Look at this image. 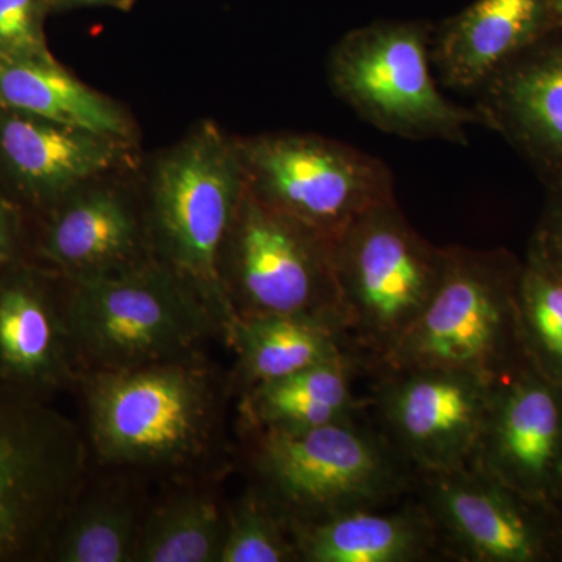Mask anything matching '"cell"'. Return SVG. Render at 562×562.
Masks as SVG:
<instances>
[{
  "mask_svg": "<svg viewBox=\"0 0 562 562\" xmlns=\"http://www.w3.org/2000/svg\"><path fill=\"white\" fill-rule=\"evenodd\" d=\"M446 258L397 201L361 214L331 243L339 316L362 360L376 368L401 341L435 294Z\"/></svg>",
  "mask_w": 562,
  "mask_h": 562,
  "instance_id": "obj_4",
  "label": "cell"
},
{
  "mask_svg": "<svg viewBox=\"0 0 562 562\" xmlns=\"http://www.w3.org/2000/svg\"><path fill=\"white\" fill-rule=\"evenodd\" d=\"M140 525L124 498L79 502L63 520L47 560L57 562L135 561Z\"/></svg>",
  "mask_w": 562,
  "mask_h": 562,
  "instance_id": "obj_25",
  "label": "cell"
},
{
  "mask_svg": "<svg viewBox=\"0 0 562 562\" xmlns=\"http://www.w3.org/2000/svg\"><path fill=\"white\" fill-rule=\"evenodd\" d=\"M550 3H552L554 18L562 21V0H550Z\"/></svg>",
  "mask_w": 562,
  "mask_h": 562,
  "instance_id": "obj_30",
  "label": "cell"
},
{
  "mask_svg": "<svg viewBox=\"0 0 562 562\" xmlns=\"http://www.w3.org/2000/svg\"><path fill=\"white\" fill-rule=\"evenodd\" d=\"M306 562H419L439 549L438 535L420 505L384 512L361 508L292 527Z\"/></svg>",
  "mask_w": 562,
  "mask_h": 562,
  "instance_id": "obj_18",
  "label": "cell"
},
{
  "mask_svg": "<svg viewBox=\"0 0 562 562\" xmlns=\"http://www.w3.org/2000/svg\"><path fill=\"white\" fill-rule=\"evenodd\" d=\"M472 464L554 506L562 497V386L525 360L498 376Z\"/></svg>",
  "mask_w": 562,
  "mask_h": 562,
  "instance_id": "obj_13",
  "label": "cell"
},
{
  "mask_svg": "<svg viewBox=\"0 0 562 562\" xmlns=\"http://www.w3.org/2000/svg\"><path fill=\"white\" fill-rule=\"evenodd\" d=\"M0 105L109 138L122 139L128 133V122L113 102L54 60L7 58L0 65Z\"/></svg>",
  "mask_w": 562,
  "mask_h": 562,
  "instance_id": "obj_22",
  "label": "cell"
},
{
  "mask_svg": "<svg viewBox=\"0 0 562 562\" xmlns=\"http://www.w3.org/2000/svg\"><path fill=\"white\" fill-rule=\"evenodd\" d=\"M238 144L247 190L335 241L369 210L395 201L386 162L316 135H262Z\"/></svg>",
  "mask_w": 562,
  "mask_h": 562,
  "instance_id": "obj_9",
  "label": "cell"
},
{
  "mask_svg": "<svg viewBox=\"0 0 562 562\" xmlns=\"http://www.w3.org/2000/svg\"><path fill=\"white\" fill-rule=\"evenodd\" d=\"M552 18L550 0H476L432 36V66L446 87L479 91L524 54Z\"/></svg>",
  "mask_w": 562,
  "mask_h": 562,
  "instance_id": "obj_15",
  "label": "cell"
},
{
  "mask_svg": "<svg viewBox=\"0 0 562 562\" xmlns=\"http://www.w3.org/2000/svg\"><path fill=\"white\" fill-rule=\"evenodd\" d=\"M375 391L382 432L417 475L471 464L492 383L441 368L383 371Z\"/></svg>",
  "mask_w": 562,
  "mask_h": 562,
  "instance_id": "obj_12",
  "label": "cell"
},
{
  "mask_svg": "<svg viewBox=\"0 0 562 562\" xmlns=\"http://www.w3.org/2000/svg\"><path fill=\"white\" fill-rule=\"evenodd\" d=\"M244 190L238 144L213 124L181 140L155 173V232L168 268L198 291L227 335L238 314L221 262Z\"/></svg>",
  "mask_w": 562,
  "mask_h": 562,
  "instance_id": "obj_5",
  "label": "cell"
},
{
  "mask_svg": "<svg viewBox=\"0 0 562 562\" xmlns=\"http://www.w3.org/2000/svg\"><path fill=\"white\" fill-rule=\"evenodd\" d=\"M331 243L265 205L246 187L225 241V286L236 314H308L341 322Z\"/></svg>",
  "mask_w": 562,
  "mask_h": 562,
  "instance_id": "obj_10",
  "label": "cell"
},
{
  "mask_svg": "<svg viewBox=\"0 0 562 562\" xmlns=\"http://www.w3.org/2000/svg\"><path fill=\"white\" fill-rule=\"evenodd\" d=\"M227 516L209 495L183 494L140 525L135 561L217 562Z\"/></svg>",
  "mask_w": 562,
  "mask_h": 562,
  "instance_id": "obj_23",
  "label": "cell"
},
{
  "mask_svg": "<svg viewBox=\"0 0 562 562\" xmlns=\"http://www.w3.org/2000/svg\"><path fill=\"white\" fill-rule=\"evenodd\" d=\"M532 249L541 254L554 269L562 272V192L550 206L549 214L539 228Z\"/></svg>",
  "mask_w": 562,
  "mask_h": 562,
  "instance_id": "obj_28",
  "label": "cell"
},
{
  "mask_svg": "<svg viewBox=\"0 0 562 562\" xmlns=\"http://www.w3.org/2000/svg\"><path fill=\"white\" fill-rule=\"evenodd\" d=\"M65 316L77 369L91 372L181 360L211 331H222L191 284L150 262L74 277Z\"/></svg>",
  "mask_w": 562,
  "mask_h": 562,
  "instance_id": "obj_1",
  "label": "cell"
},
{
  "mask_svg": "<svg viewBox=\"0 0 562 562\" xmlns=\"http://www.w3.org/2000/svg\"><path fill=\"white\" fill-rule=\"evenodd\" d=\"M516 322L525 360L562 386V272L532 247L517 279Z\"/></svg>",
  "mask_w": 562,
  "mask_h": 562,
  "instance_id": "obj_24",
  "label": "cell"
},
{
  "mask_svg": "<svg viewBox=\"0 0 562 562\" xmlns=\"http://www.w3.org/2000/svg\"><path fill=\"white\" fill-rule=\"evenodd\" d=\"M554 509H557L558 513V519H560L561 528H562V497L561 501L554 505Z\"/></svg>",
  "mask_w": 562,
  "mask_h": 562,
  "instance_id": "obj_31",
  "label": "cell"
},
{
  "mask_svg": "<svg viewBox=\"0 0 562 562\" xmlns=\"http://www.w3.org/2000/svg\"><path fill=\"white\" fill-rule=\"evenodd\" d=\"M417 480L420 506L447 554L468 562H562L554 506L532 501L472 462Z\"/></svg>",
  "mask_w": 562,
  "mask_h": 562,
  "instance_id": "obj_11",
  "label": "cell"
},
{
  "mask_svg": "<svg viewBox=\"0 0 562 562\" xmlns=\"http://www.w3.org/2000/svg\"><path fill=\"white\" fill-rule=\"evenodd\" d=\"M301 561L294 531L262 494L244 497L227 516L217 562Z\"/></svg>",
  "mask_w": 562,
  "mask_h": 562,
  "instance_id": "obj_26",
  "label": "cell"
},
{
  "mask_svg": "<svg viewBox=\"0 0 562 562\" xmlns=\"http://www.w3.org/2000/svg\"><path fill=\"white\" fill-rule=\"evenodd\" d=\"M65 294L18 266L0 272V384L46 398L76 379Z\"/></svg>",
  "mask_w": 562,
  "mask_h": 562,
  "instance_id": "obj_14",
  "label": "cell"
},
{
  "mask_svg": "<svg viewBox=\"0 0 562 562\" xmlns=\"http://www.w3.org/2000/svg\"><path fill=\"white\" fill-rule=\"evenodd\" d=\"M227 336L238 353L247 391L321 362L358 355L341 322L331 317L238 316Z\"/></svg>",
  "mask_w": 562,
  "mask_h": 562,
  "instance_id": "obj_20",
  "label": "cell"
},
{
  "mask_svg": "<svg viewBox=\"0 0 562 562\" xmlns=\"http://www.w3.org/2000/svg\"><path fill=\"white\" fill-rule=\"evenodd\" d=\"M0 52L16 60H52L36 24L35 0H0Z\"/></svg>",
  "mask_w": 562,
  "mask_h": 562,
  "instance_id": "obj_27",
  "label": "cell"
},
{
  "mask_svg": "<svg viewBox=\"0 0 562 562\" xmlns=\"http://www.w3.org/2000/svg\"><path fill=\"white\" fill-rule=\"evenodd\" d=\"M446 249L430 302L376 369H452L495 382L525 361L516 322L520 265L502 250Z\"/></svg>",
  "mask_w": 562,
  "mask_h": 562,
  "instance_id": "obj_3",
  "label": "cell"
},
{
  "mask_svg": "<svg viewBox=\"0 0 562 562\" xmlns=\"http://www.w3.org/2000/svg\"><path fill=\"white\" fill-rule=\"evenodd\" d=\"M76 2H80V3H101V2H106V0H76Z\"/></svg>",
  "mask_w": 562,
  "mask_h": 562,
  "instance_id": "obj_32",
  "label": "cell"
},
{
  "mask_svg": "<svg viewBox=\"0 0 562 562\" xmlns=\"http://www.w3.org/2000/svg\"><path fill=\"white\" fill-rule=\"evenodd\" d=\"M85 469L76 425L46 398L0 384V562L47 561Z\"/></svg>",
  "mask_w": 562,
  "mask_h": 562,
  "instance_id": "obj_6",
  "label": "cell"
},
{
  "mask_svg": "<svg viewBox=\"0 0 562 562\" xmlns=\"http://www.w3.org/2000/svg\"><path fill=\"white\" fill-rule=\"evenodd\" d=\"M21 225L16 211L0 195V272L16 261Z\"/></svg>",
  "mask_w": 562,
  "mask_h": 562,
  "instance_id": "obj_29",
  "label": "cell"
},
{
  "mask_svg": "<svg viewBox=\"0 0 562 562\" xmlns=\"http://www.w3.org/2000/svg\"><path fill=\"white\" fill-rule=\"evenodd\" d=\"M114 138L11 111L0 120V155L22 187L52 198L111 168Z\"/></svg>",
  "mask_w": 562,
  "mask_h": 562,
  "instance_id": "obj_17",
  "label": "cell"
},
{
  "mask_svg": "<svg viewBox=\"0 0 562 562\" xmlns=\"http://www.w3.org/2000/svg\"><path fill=\"white\" fill-rule=\"evenodd\" d=\"M87 398L92 443L114 464H180L209 442L214 394L181 360L91 372Z\"/></svg>",
  "mask_w": 562,
  "mask_h": 562,
  "instance_id": "obj_8",
  "label": "cell"
},
{
  "mask_svg": "<svg viewBox=\"0 0 562 562\" xmlns=\"http://www.w3.org/2000/svg\"><path fill=\"white\" fill-rule=\"evenodd\" d=\"M358 355L321 362L247 391V419L255 430H305L355 419L361 403L353 392Z\"/></svg>",
  "mask_w": 562,
  "mask_h": 562,
  "instance_id": "obj_21",
  "label": "cell"
},
{
  "mask_svg": "<svg viewBox=\"0 0 562 562\" xmlns=\"http://www.w3.org/2000/svg\"><path fill=\"white\" fill-rule=\"evenodd\" d=\"M139 225L120 195L95 191L63 206L40 239L44 261L69 279L138 265Z\"/></svg>",
  "mask_w": 562,
  "mask_h": 562,
  "instance_id": "obj_19",
  "label": "cell"
},
{
  "mask_svg": "<svg viewBox=\"0 0 562 562\" xmlns=\"http://www.w3.org/2000/svg\"><path fill=\"white\" fill-rule=\"evenodd\" d=\"M476 110L552 169H562V46L514 58L480 88Z\"/></svg>",
  "mask_w": 562,
  "mask_h": 562,
  "instance_id": "obj_16",
  "label": "cell"
},
{
  "mask_svg": "<svg viewBox=\"0 0 562 562\" xmlns=\"http://www.w3.org/2000/svg\"><path fill=\"white\" fill-rule=\"evenodd\" d=\"M254 464L261 494L291 527L391 505L417 480L383 432L357 417L305 430H258Z\"/></svg>",
  "mask_w": 562,
  "mask_h": 562,
  "instance_id": "obj_2",
  "label": "cell"
},
{
  "mask_svg": "<svg viewBox=\"0 0 562 562\" xmlns=\"http://www.w3.org/2000/svg\"><path fill=\"white\" fill-rule=\"evenodd\" d=\"M431 40V29L417 22H376L347 33L328 58L333 91L376 131L468 144V127L486 121L438 90Z\"/></svg>",
  "mask_w": 562,
  "mask_h": 562,
  "instance_id": "obj_7",
  "label": "cell"
}]
</instances>
